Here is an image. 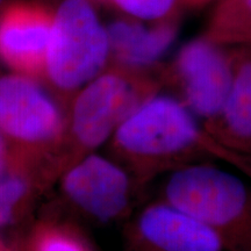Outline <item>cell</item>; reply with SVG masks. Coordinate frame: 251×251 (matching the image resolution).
Instances as JSON below:
<instances>
[{
	"label": "cell",
	"mask_w": 251,
	"mask_h": 251,
	"mask_svg": "<svg viewBox=\"0 0 251 251\" xmlns=\"http://www.w3.org/2000/svg\"><path fill=\"white\" fill-rule=\"evenodd\" d=\"M168 203L214 229L224 247L251 251V188L233 172L212 165L176 171L165 188Z\"/></svg>",
	"instance_id": "6da1fadb"
},
{
	"label": "cell",
	"mask_w": 251,
	"mask_h": 251,
	"mask_svg": "<svg viewBox=\"0 0 251 251\" xmlns=\"http://www.w3.org/2000/svg\"><path fill=\"white\" fill-rule=\"evenodd\" d=\"M122 148L151 159H171L202 149L235 169L243 165V153L205 133L192 113L170 97H153L140 103L120 124L117 134Z\"/></svg>",
	"instance_id": "7a4b0ae2"
},
{
	"label": "cell",
	"mask_w": 251,
	"mask_h": 251,
	"mask_svg": "<svg viewBox=\"0 0 251 251\" xmlns=\"http://www.w3.org/2000/svg\"><path fill=\"white\" fill-rule=\"evenodd\" d=\"M111 50L108 33L89 0H64L55 13L46 70L63 90H74L99 74Z\"/></svg>",
	"instance_id": "3957f363"
},
{
	"label": "cell",
	"mask_w": 251,
	"mask_h": 251,
	"mask_svg": "<svg viewBox=\"0 0 251 251\" xmlns=\"http://www.w3.org/2000/svg\"><path fill=\"white\" fill-rule=\"evenodd\" d=\"M55 14L33 0H15L0 11V59L20 75L46 69Z\"/></svg>",
	"instance_id": "277c9868"
},
{
	"label": "cell",
	"mask_w": 251,
	"mask_h": 251,
	"mask_svg": "<svg viewBox=\"0 0 251 251\" xmlns=\"http://www.w3.org/2000/svg\"><path fill=\"white\" fill-rule=\"evenodd\" d=\"M177 71L191 111L209 121L218 118L234 80L227 57L208 41L196 40L180 50Z\"/></svg>",
	"instance_id": "5b68a950"
},
{
	"label": "cell",
	"mask_w": 251,
	"mask_h": 251,
	"mask_svg": "<svg viewBox=\"0 0 251 251\" xmlns=\"http://www.w3.org/2000/svg\"><path fill=\"white\" fill-rule=\"evenodd\" d=\"M139 91L119 74H106L81 91L74 108V129L78 140L97 147L139 106Z\"/></svg>",
	"instance_id": "8992f818"
},
{
	"label": "cell",
	"mask_w": 251,
	"mask_h": 251,
	"mask_svg": "<svg viewBox=\"0 0 251 251\" xmlns=\"http://www.w3.org/2000/svg\"><path fill=\"white\" fill-rule=\"evenodd\" d=\"M61 117L50 97L24 75L0 77V130L27 142L52 139Z\"/></svg>",
	"instance_id": "52a82bcc"
},
{
	"label": "cell",
	"mask_w": 251,
	"mask_h": 251,
	"mask_svg": "<svg viewBox=\"0 0 251 251\" xmlns=\"http://www.w3.org/2000/svg\"><path fill=\"white\" fill-rule=\"evenodd\" d=\"M64 186L74 201L102 220L118 215L127 203V177L99 156H91L72 169Z\"/></svg>",
	"instance_id": "ba28073f"
},
{
	"label": "cell",
	"mask_w": 251,
	"mask_h": 251,
	"mask_svg": "<svg viewBox=\"0 0 251 251\" xmlns=\"http://www.w3.org/2000/svg\"><path fill=\"white\" fill-rule=\"evenodd\" d=\"M141 233L162 251H221L214 229L170 203L152 206L140 220Z\"/></svg>",
	"instance_id": "9c48e42d"
},
{
	"label": "cell",
	"mask_w": 251,
	"mask_h": 251,
	"mask_svg": "<svg viewBox=\"0 0 251 251\" xmlns=\"http://www.w3.org/2000/svg\"><path fill=\"white\" fill-rule=\"evenodd\" d=\"M115 58L129 67H146L168 51L176 39V27L162 24L148 28L129 19L115 20L107 28Z\"/></svg>",
	"instance_id": "30bf717a"
},
{
	"label": "cell",
	"mask_w": 251,
	"mask_h": 251,
	"mask_svg": "<svg viewBox=\"0 0 251 251\" xmlns=\"http://www.w3.org/2000/svg\"><path fill=\"white\" fill-rule=\"evenodd\" d=\"M208 129L229 148L251 155V59L235 69L225 107L208 122Z\"/></svg>",
	"instance_id": "8fae6325"
},
{
	"label": "cell",
	"mask_w": 251,
	"mask_h": 251,
	"mask_svg": "<svg viewBox=\"0 0 251 251\" xmlns=\"http://www.w3.org/2000/svg\"><path fill=\"white\" fill-rule=\"evenodd\" d=\"M113 6L134 18L153 20L168 14L175 0H106Z\"/></svg>",
	"instance_id": "7c38bea8"
},
{
	"label": "cell",
	"mask_w": 251,
	"mask_h": 251,
	"mask_svg": "<svg viewBox=\"0 0 251 251\" xmlns=\"http://www.w3.org/2000/svg\"><path fill=\"white\" fill-rule=\"evenodd\" d=\"M26 192V184L15 176L0 177V226L7 224L13 215V208Z\"/></svg>",
	"instance_id": "4fadbf2b"
},
{
	"label": "cell",
	"mask_w": 251,
	"mask_h": 251,
	"mask_svg": "<svg viewBox=\"0 0 251 251\" xmlns=\"http://www.w3.org/2000/svg\"><path fill=\"white\" fill-rule=\"evenodd\" d=\"M35 251H89L87 248L72 235L61 230H50L40 235Z\"/></svg>",
	"instance_id": "5bb4252c"
},
{
	"label": "cell",
	"mask_w": 251,
	"mask_h": 251,
	"mask_svg": "<svg viewBox=\"0 0 251 251\" xmlns=\"http://www.w3.org/2000/svg\"><path fill=\"white\" fill-rule=\"evenodd\" d=\"M6 158H5V144L4 140H2L1 135H0V177L4 176L5 171V165H6Z\"/></svg>",
	"instance_id": "9a60e30c"
},
{
	"label": "cell",
	"mask_w": 251,
	"mask_h": 251,
	"mask_svg": "<svg viewBox=\"0 0 251 251\" xmlns=\"http://www.w3.org/2000/svg\"><path fill=\"white\" fill-rule=\"evenodd\" d=\"M4 2H5V0H0V8H1L2 6H4Z\"/></svg>",
	"instance_id": "2e32d148"
},
{
	"label": "cell",
	"mask_w": 251,
	"mask_h": 251,
	"mask_svg": "<svg viewBox=\"0 0 251 251\" xmlns=\"http://www.w3.org/2000/svg\"><path fill=\"white\" fill-rule=\"evenodd\" d=\"M249 6H250V9H251V0H249Z\"/></svg>",
	"instance_id": "e0dca14e"
}]
</instances>
